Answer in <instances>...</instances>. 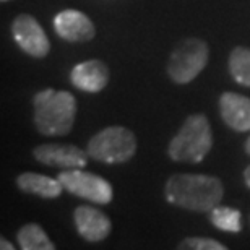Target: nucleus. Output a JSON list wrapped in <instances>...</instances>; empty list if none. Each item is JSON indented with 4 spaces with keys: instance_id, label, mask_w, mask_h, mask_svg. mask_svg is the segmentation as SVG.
Here are the masks:
<instances>
[{
    "instance_id": "f257e3e1",
    "label": "nucleus",
    "mask_w": 250,
    "mask_h": 250,
    "mask_svg": "<svg viewBox=\"0 0 250 250\" xmlns=\"http://www.w3.org/2000/svg\"><path fill=\"white\" fill-rule=\"evenodd\" d=\"M164 197L177 208L209 213L221 203L224 186L221 179L207 174H172L164 186Z\"/></svg>"
},
{
    "instance_id": "f03ea898",
    "label": "nucleus",
    "mask_w": 250,
    "mask_h": 250,
    "mask_svg": "<svg viewBox=\"0 0 250 250\" xmlns=\"http://www.w3.org/2000/svg\"><path fill=\"white\" fill-rule=\"evenodd\" d=\"M33 122L44 137H65L77 117V99L68 91L46 88L33 98Z\"/></svg>"
},
{
    "instance_id": "7ed1b4c3",
    "label": "nucleus",
    "mask_w": 250,
    "mask_h": 250,
    "mask_svg": "<svg viewBox=\"0 0 250 250\" xmlns=\"http://www.w3.org/2000/svg\"><path fill=\"white\" fill-rule=\"evenodd\" d=\"M213 148V132L205 114H192L184 121L167 146V156L174 163L198 164Z\"/></svg>"
},
{
    "instance_id": "20e7f679",
    "label": "nucleus",
    "mask_w": 250,
    "mask_h": 250,
    "mask_svg": "<svg viewBox=\"0 0 250 250\" xmlns=\"http://www.w3.org/2000/svg\"><path fill=\"white\" fill-rule=\"evenodd\" d=\"M138 142L135 133L124 125H111L93 135L86 151L89 158L103 164H124L137 153Z\"/></svg>"
},
{
    "instance_id": "39448f33",
    "label": "nucleus",
    "mask_w": 250,
    "mask_h": 250,
    "mask_svg": "<svg viewBox=\"0 0 250 250\" xmlns=\"http://www.w3.org/2000/svg\"><path fill=\"white\" fill-rule=\"evenodd\" d=\"M209 59L208 44L200 38H186L174 47L167 61V75L174 83L188 84L203 72Z\"/></svg>"
},
{
    "instance_id": "423d86ee",
    "label": "nucleus",
    "mask_w": 250,
    "mask_h": 250,
    "mask_svg": "<svg viewBox=\"0 0 250 250\" xmlns=\"http://www.w3.org/2000/svg\"><path fill=\"white\" fill-rule=\"evenodd\" d=\"M57 179L63 186V190L96 205H107L112 202L114 190L106 179L88 172L84 169H63Z\"/></svg>"
},
{
    "instance_id": "0eeeda50",
    "label": "nucleus",
    "mask_w": 250,
    "mask_h": 250,
    "mask_svg": "<svg viewBox=\"0 0 250 250\" xmlns=\"http://www.w3.org/2000/svg\"><path fill=\"white\" fill-rule=\"evenodd\" d=\"M12 36L17 46L29 57L44 59L51 52V41L33 15L21 13L13 20Z\"/></svg>"
},
{
    "instance_id": "6e6552de",
    "label": "nucleus",
    "mask_w": 250,
    "mask_h": 250,
    "mask_svg": "<svg viewBox=\"0 0 250 250\" xmlns=\"http://www.w3.org/2000/svg\"><path fill=\"white\" fill-rule=\"evenodd\" d=\"M33 156L44 166L61 169H83L88 164L89 154L75 145L44 143L33 149Z\"/></svg>"
},
{
    "instance_id": "1a4fd4ad",
    "label": "nucleus",
    "mask_w": 250,
    "mask_h": 250,
    "mask_svg": "<svg viewBox=\"0 0 250 250\" xmlns=\"http://www.w3.org/2000/svg\"><path fill=\"white\" fill-rule=\"evenodd\" d=\"M54 31L67 42H88L96 36V28L91 18L75 8H65L56 15Z\"/></svg>"
},
{
    "instance_id": "9d476101",
    "label": "nucleus",
    "mask_w": 250,
    "mask_h": 250,
    "mask_svg": "<svg viewBox=\"0 0 250 250\" xmlns=\"http://www.w3.org/2000/svg\"><path fill=\"white\" fill-rule=\"evenodd\" d=\"M73 223L80 237L91 244L107 239L112 231V223L107 214L101 209L89 207V205H82V207L75 208Z\"/></svg>"
},
{
    "instance_id": "9b49d317",
    "label": "nucleus",
    "mask_w": 250,
    "mask_h": 250,
    "mask_svg": "<svg viewBox=\"0 0 250 250\" xmlns=\"http://www.w3.org/2000/svg\"><path fill=\"white\" fill-rule=\"evenodd\" d=\"M70 83L80 91L101 93L109 83V67L99 59L80 62L70 72Z\"/></svg>"
},
{
    "instance_id": "f8f14e48",
    "label": "nucleus",
    "mask_w": 250,
    "mask_h": 250,
    "mask_svg": "<svg viewBox=\"0 0 250 250\" xmlns=\"http://www.w3.org/2000/svg\"><path fill=\"white\" fill-rule=\"evenodd\" d=\"M219 116L234 132H250V98L244 94L226 91L218 101Z\"/></svg>"
},
{
    "instance_id": "ddd939ff",
    "label": "nucleus",
    "mask_w": 250,
    "mask_h": 250,
    "mask_svg": "<svg viewBox=\"0 0 250 250\" xmlns=\"http://www.w3.org/2000/svg\"><path fill=\"white\" fill-rule=\"evenodd\" d=\"M15 184L20 188V192L28 195H36V197L54 200L62 195L63 186L56 177H49L38 172H23L15 179Z\"/></svg>"
},
{
    "instance_id": "4468645a",
    "label": "nucleus",
    "mask_w": 250,
    "mask_h": 250,
    "mask_svg": "<svg viewBox=\"0 0 250 250\" xmlns=\"http://www.w3.org/2000/svg\"><path fill=\"white\" fill-rule=\"evenodd\" d=\"M17 242L20 244V249L23 250H54V244L46 231L36 223L24 224L18 229L17 232Z\"/></svg>"
},
{
    "instance_id": "2eb2a0df",
    "label": "nucleus",
    "mask_w": 250,
    "mask_h": 250,
    "mask_svg": "<svg viewBox=\"0 0 250 250\" xmlns=\"http://www.w3.org/2000/svg\"><path fill=\"white\" fill-rule=\"evenodd\" d=\"M208 218H209V223L223 232L237 234V232H241V229H242V219H241L242 214L236 208L218 205V207H214L211 211H209Z\"/></svg>"
},
{
    "instance_id": "dca6fc26",
    "label": "nucleus",
    "mask_w": 250,
    "mask_h": 250,
    "mask_svg": "<svg viewBox=\"0 0 250 250\" xmlns=\"http://www.w3.org/2000/svg\"><path fill=\"white\" fill-rule=\"evenodd\" d=\"M228 67L234 82L250 88V47H234L229 56Z\"/></svg>"
},
{
    "instance_id": "f3484780",
    "label": "nucleus",
    "mask_w": 250,
    "mask_h": 250,
    "mask_svg": "<svg viewBox=\"0 0 250 250\" xmlns=\"http://www.w3.org/2000/svg\"><path fill=\"white\" fill-rule=\"evenodd\" d=\"M179 249L188 250H226V246L209 237H187L179 244Z\"/></svg>"
},
{
    "instance_id": "a211bd4d",
    "label": "nucleus",
    "mask_w": 250,
    "mask_h": 250,
    "mask_svg": "<svg viewBox=\"0 0 250 250\" xmlns=\"http://www.w3.org/2000/svg\"><path fill=\"white\" fill-rule=\"evenodd\" d=\"M0 249H2V250H13L15 246H12V244H10L5 237H2V239H0Z\"/></svg>"
},
{
    "instance_id": "6ab92c4d",
    "label": "nucleus",
    "mask_w": 250,
    "mask_h": 250,
    "mask_svg": "<svg viewBox=\"0 0 250 250\" xmlns=\"http://www.w3.org/2000/svg\"><path fill=\"white\" fill-rule=\"evenodd\" d=\"M244 182H246V186L250 188V164L246 167V171H244Z\"/></svg>"
},
{
    "instance_id": "aec40b11",
    "label": "nucleus",
    "mask_w": 250,
    "mask_h": 250,
    "mask_svg": "<svg viewBox=\"0 0 250 250\" xmlns=\"http://www.w3.org/2000/svg\"><path fill=\"white\" fill-rule=\"evenodd\" d=\"M244 149H246V153L250 156V137L246 140V145H244Z\"/></svg>"
},
{
    "instance_id": "412c9836",
    "label": "nucleus",
    "mask_w": 250,
    "mask_h": 250,
    "mask_svg": "<svg viewBox=\"0 0 250 250\" xmlns=\"http://www.w3.org/2000/svg\"><path fill=\"white\" fill-rule=\"evenodd\" d=\"M0 2H3V3H5V2H10V0H0Z\"/></svg>"
}]
</instances>
